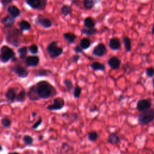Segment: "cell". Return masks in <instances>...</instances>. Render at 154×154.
I'll list each match as a JSON object with an SVG mask.
<instances>
[{"label": "cell", "instance_id": "cell-1", "mask_svg": "<svg viewBox=\"0 0 154 154\" xmlns=\"http://www.w3.org/2000/svg\"><path fill=\"white\" fill-rule=\"evenodd\" d=\"M34 87L38 100L49 99L57 94L54 87L46 81L38 82Z\"/></svg>", "mask_w": 154, "mask_h": 154}, {"label": "cell", "instance_id": "cell-2", "mask_svg": "<svg viewBox=\"0 0 154 154\" xmlns=\"http://www.w3.org/2000/svg\"><path fill=\"white\" fill-rule=\"evenodd\" d=\"M4 34L6 42L13 46L18 47L20 45V38L22 36V31L13 26L4 27Z\"/></svg>", "mask_w": 154, "mask_h": 154}, {"label": "cell", "instance_id": "cell-3", "mask_svg": "<svg viewBox=\"0 0 154 154\" xmlns=\"http://www.w3.org/2000/svg\"><path fill=\"white\" fill-rule=\"evenodd\" d=\"M138 120L140 125L146 126L154 120V108L141 112L138 116Z\"/></svg>", "mask_w": 154, "mask_h": 154}, {"label": "cell", "instance_id": "cell-4", "mask_svg": "<svg viewBox=\"0 0 154 154\" xmlns=\"http://www.w3.org/2000/svg\"><path fill=\"white\" fill-rule=\"evenodd\" d=\"M15 57V53L10 47L4 45L0 49V61L7 63Z\"/></svg>", "mask_w": 154, "mask_h": 154}, {"label": "cell", "instance_id": "cell-5", "mask_svg": "<svg viewBox=\"0 0 154 154\" xmlns=\"http://www.w3.org/2000/svg\"><path fill=\"white\" fill-rule=\"evenodd\" d=\"M46 51L51 59L59 57L63 52V49L61 47L58 46V42L57 41H53L48 45Z\"/></svg>", "mask_w": 154, "mask_h": 154}, {"label": "cell", "instance_id": "cell-6", "mask_svg": "<svg viewBox=\"0 0 154 154\" xmlns=\"http://www.w3.org/2000/svg\"><path fill=\"white\" fill-rule=\"evenodd\" d=\"M152 105V101L150 99H140L136 104V109L140 111L143 112L150 109Z\"/></svg>", "mask_w": 154, "mask_h": 154}, {"label": "cell", "instance_id": "cell-7", "mask_svg": "<svg viewBox=\"0 0 154 154\" xmlns=\"http://www.w3.org/2000/svg\"><path fill=\"white\" fill-rule=\"evenodd\" d=\"M48 0H26V3L33 9L43 10L47 4Z\"/></svg>", "mask_w": 154, "mask_h": 154}, {"label": "cell", "instance_id": "cell-8", "mask_svg": "<svg viewBox=\"0 0 154 154\" xmlns=\"http://www.w3.org/2000/svg\"><path fill=\"white\" fill-rule=\"evenodd\" d=\"M65 105V101L62 98H56L53 100V104L48 105L47 109L50 111H57L62 110Z\"/></svg>", "mask_w": 154, "mask_h": 154}, {"label": "cell", "instance_id": "cell-9", "mask_svg": "<svg viewBox=\"0 0 154 154\" xmlns=\"http://www.w3.org/2000/svg\"><path fill=\"white\" fill-rule=\"evenodd\" d=\"M107 52V48L106 46L104 43H99L93 48L92 51V54L93 55H94L96 57H101L104 56Z\"/></svg>", "mask_w": 154, "mask_h": 154}, {"label": "cell", "instance_id": "cell-10", "mask_svg": "<svg viewBox=\"0 0 154 154\" xmlns=\"http://www.w3.org/2000/svg\"><path fill=\"white\" fill-rule=\"evenodd\" d=\"M11 71L14 72L17 75L21 78H25L28 75V71L20 65H16L11 67Z\"/></svg>", "mask_w": 154, "mask_h": 154}, {"label": "cell", "instance_id": "cell-11", "mask_svg": "<svg viewBox=\"0 0 154 154\" xmlns=\"http://www.w3.org/2000/svg\"><path fill=\"white\" fill-rule=\"evenodd\" d=\"M37 21L42 27L45 28H50L52 26V22L50 19L45 18L42 15H38L37 16Z\"/></svg>", "mask_w": 154, "mask_h": 154}, {"label": "cell", "instance_id": "cell-12", "mask_svg": "<svg viewBox=\"0 0 154 154\" xmlns=\"http://www.w3.org/2000/svg\"><path fill=\"white\" fill-rule=\"evenodd\" d=\"M108 65L113 70L118 69L121 65V60L118 57L113 56L108 60Z\"/></svg>", "mask_w": 154, "mask_h": 154}, {"label": "cell", "instance_id": "cell-13", "mask_svg": "<svg viewBox=\"0 0 154 154\" xmlns=\"http://www.w3.org/2000/svg\"><path fill=\"white\" fill-rule=\"evenodd\" d=\"M108 45L110 49L113 51L119 50L121 48V43L120 40L117 37L111 38L109 41Z\"/></svg>", "mask_w": 154, "mask_h": 154}, {"label": "cell", "instance_id": "cell-14", "mask_svg": "<svg viewBox=\"0 0 154 154\" xmlns=\"http://www.w3.org/2000/svg\"><path fill=\"white\" fill-rule=\"evenodd\" d=\"M16 89L15 88H9L7 90L5 96L6 99L10 102L11 103H13L15 102V99L16 97Z\"/></svg>", "mask_w": 154, "mask_h": 154}, {"label": "cell", "instance_id": "cell-15", "mask_svg": "<svg viewBox=\"0 0 154 154\" xmlns=\"http://www.w3.org/2000/svg\"><path fill=\"white\" fill-rule=\"evenodd\" d=\"M26 63L28 66L36 67L39 63V58L37 56H29L26 59Z\"/></svg>", "mask_w": 154, "mask_h": 154}, {"label": "cell", "instance_id": "cell-16", "mask_svg": "<svg viewBox=\"0 0 154 154\" xmlns=\"http://www.w3.org/2000/svg\"><path fill=\"white\" fill-rule=\"evenodd\" d=\"M107 141L111 144H118L120 142V138L116 133L111 132L109 134Z\"/></svg>", "mask_w": 154, "mask_h": 154}, {"label": "cell", "instance_id": "cell-17", "mask_svg": "<svg viewBox=\"0 0 154 154\" xmlns=\"http://www.w3.org/2000/svg\"><path fill=\"white\" fill-rule=\"evenodd\" d=\"M7 12L10 16H11L14 18L18 17L21 14L20 10H19L16 6H10L8 7Z\"/></svg>", "mask_w": 154, "mask_h": 154}, {"label": "cell", "instance_id": "cell-18", "mask_svg": "<svg viewBox=\"0 0 154 154\" xmlns=\"http://www.w3.org/2000/svg\"><path fill=\"white\" fill-rule=\"evenodd\" d=\"M1 23L4 25V27L13 26L15 23V18L11 16H7L1 19Z\"/></svg>", "mask_w": 154, "mask_h": 154}, {"label": "cell", "instance_id": "cell-19", "mask_svg": "<svg viewBox=\"0 0 154 154\" xmlns=\"http://www.w3.org/2000/svg\"><path fill=\"white\" fill-rule=\"evenodd\" d=\"M90 66L94 71H104L105 70V64L98 62H93L90 64Z\"/></svg>", "mask_w": 154, "mask_h": 154}, {"label": "cell", "instance_id": "cell-20", "mask_svg": "<svg viewBox=\"0 0 154 154\" xmlns=\"http://www.w3.org/2000/svg\"><path fill=\"white\" fill-rule=\"evenodd\" d=\"M95 25H96L95 21H94V20L92 17L89 16V17H87L86 18L84 19V25L87 28H94Z\"/></svg>", "mask_w": 154, "mask_h": 154}, {"label": "cell", "instance_id": "cell-21", "mask_svg": "<svg viewBox=\"0 0 154 154\" xmlns=\"http://www.w3.org/2000/svg\"><path fill=\"white\" fill-rule=\"evenodd\" d=\"M63 37L64 38V39L70 44H74L75 43V40L77 37L76 35L71 33H64Z\"/></svg>", "mask_w": 154, "mask_h": 154}, {"label": "cell", "instance_id": "cell-22", "mask_svg": "<svg viewBox=\"0 0 154 154\" xmlns=\"http://www.w3.org/2000/svg\"><path fill=\"white\" fill-rule=\"evenodd\" d=\"M91 46V41L89 38L87 37H84L81 40L80 42V46L83 50H88Z\"/></svg>", "mask_w": 154, "mask_h": 154}, {"label": "cell", "instance_id": "cell-23", "mask_svg": "<svg viewBox=\"0 0 154 154\" xmlns=\"http://www.w3.org/2000/svg\"><path fill=\"white\" fill-rule=\"evenodd\" d=\"M28 97L30 99V100L32 101H38V97L36 94L35 89H34V85H32L31 88L29 89L28 92Z\"/></svg>", "mask_w": 154, "mask_h": 154}, {"label": "cell", "instance_id": "cell-24", "mask_svg": "<svg viewBox=\"0 0 154 154\" xmlns=\"http://www.w3.org/2000/svg\"><path fill=\"white\" fill-rule=\"evenodd\" d=\"M123 42L125 46V50L127 52H129L131 51L132 46H131V41L130 38L127 36H124L123 37Z\"/></svg>", "mask_w": 154, "mask_h": 154}, {"label": "cell", "instance_id": "cell-25", "mask_svg": "<svg viewBox=\"0 0 154 154\" xmlns=\"http://www.w3.org/2000/svg\"><path fill=\"white\" fill-rule=\"evenodd\" d=\"M72 12V8L69 5H64L62 6L61 8V13L65 17L71 15Z\"/></svg>", "mask_w": 154, "mask_h": 154}, {"label": "cell", "instance_id": "cell-26", "mask_svg": "<svg viewBox=\"0 0 154 154\" xmlns=\"http://www.w3.org/2000/svg\"><path fill=\"white\" fill-rule=\"evenodd\" d=\"M19 27L20 28V30L21 31H27L30 30L31 28V24L30 22H28L27 21L23 20L21 21L19 24Z\"/></svg>", "mask_w": 154, "mask_h": 154}, {"label": "cell", "instance_id": "cell-27", "mask_svg": "<svg viewBox=\"0 0 154 154\" xmlns=\"http://www.w3.org/2000/svg\"><path fill=\"white\" fill-rule=\"evenodd\" d=\"M81 33L87 36H93L98 33V30L96 28H83L81 30Z\"/></svg>", "mask_w": 154, "mask_h": 154}, {"label": "cell", "instance_id": "cell-28", "mask_svg": "<svg viewBox=\"0 0 154 154\" xmlns=\"http://www.w3.org/2000/svg\"><path fill=\"white\" fill-rule=\"evenodd\" d=\"M26 92L25 90H22L17 95L15 99V102H24L25 101Z\"/></svg>", "mask_w": 154, "mask_h": 154}, {"label": "cell", "instance_id": "cell-29", "mask_svg": "<svg viewBox=\"0 0 154 154\" xmlns=\"http://www.w3.org/2000/svg\"><path fill=\"white\" fill-rule=\"evenodd\" d=\"M83 4L85 9L90 10L93 8L95 3L94 0H83Z\"/></svg>", "mask_w": 154, "mask_h": 154}, {"label": "cell", "instance_id": "cell-30", "mask_svg": "<svg viewBox=\"0 0 154 154\" xmlns=\"http://www.w3.org/2000/svg\"><path fill=\"white\" fill-rule=\"evenodd\" d=\"M36 76H47L48 75H50V74H52V72L48 69H41L36 72Z\"/></svg>", "mask_w": 154, "mask_h": 154}, {"label": "cell", "instance_id": "cell-31", "mask_svg": "<svg viewBox=\"0 0 154 154\" xmlns=\"http://www.w3.org/2000/svg\"><path fill=\"white\" fill-rule=\"evenodd\" d=\"M99 137V134L96 131H91L88 134V139L92 142H94L97 140Z\"/></svg>", "mask_w": 154, "mask_h": 154}, {"label": "cell", "instance_id": "cell-32", "mask_svg": "<svg viewBox=\"0 0 154 154\" xmlns=\"http://www.w3.org/2000/svg\"><path fill=\"white\" fill-rule=\"evenodd\" d=\"M81 93H82V88L79 85H76L74 90V92H73L74 97L75 99L79 98L81 94Z\"/></svg>", "mask_w": 154, "mask_h": 154}, {"label": "cell", "instance_id": "cell-33", "mask_svg": "<svg viewBox=\"0 0 154 154\" xmlns=\"http://www.w3.org/2000/svg\"><path fill=\"white\" fill-rule=\"evenodd\" d=\"M63 83H64V85L66 87V90L67 92L71 91L72 89L74 88V85H73L72 81L71 80H69V79H65L64 80Z\"/></svg>", "mask_w": 154, "mask_h": 154}, {"label": "cell", "instance_id": "cell-34", "mask_svg": "<svg viewBox=\"0 0 154 154\" xmlns=\"http://www.w3.org/2000/svg\"><path fill=\"white\" fill-rule=\"evenodd\" d=\"M18 52L19 53V57H20V59H24V58L26 57V55L27 54V48L26 46H24V47L19 48Z\"/></svg>", "mask_w": 154, "mask_h": 154}, {"label": "cell", "instance_id": "cell-35", "mask_svg": "<svg viewBox=\"0 0 154 154\" xmlns=\"http://www.w3.org/2000/svg\"><path fill=\"white\" fill-rule=\"evenodd\" d=\"M23 141L26 146H30L33 143V139L32 136L26 135L23 137Z\"/></svg>", "mask_w": 154, "mask_h": 154}, {"label": "cell", "instance_id": "cell-36", "mask_svg": "<svg viewBox=\"0 0 154 154\" xmlns=\"http://www.w3.org/2000/svg\"><path fill=\"white\" fill-rule=\"evenodd\" d=\"M11 123H12V122H11L10 119H9L8 118H4L1 120V124H2L3 126L5 128H8V127H10Z\"/></svg>", "mask_w": 154, "mask_h": 154}, {"label": "cell", "instance_id": "cell-37", "mask_svg": "<svg viewBox=\"0 0 154 154\" xmlns=\"http://www.w3.org/2000/svg\"><path fill=\"white\" fill-rule=\"evenodd\" d=\"M146 74L148 78H152L154 76V68L152 67H148L146 70Z\"/></svg>", "mask_w": 154, "mask_h": 154}, {"label": "cell", "instance_id": "cell-38", "mask_svg": "<svg viewBox=\"0 0 154 154\" xmlns=\"http://www.w3.org/2000/svg\"><path fill=\"white\" fill-rule=\"evenodd\" d=\"M30 52L33 54H36L38 52V47L36 44H33L32 45L28 48Z\"/></svg>", "mask_w": 154, "mask_h": 154}, {"label": "cell", "instance_id": "cell-39", "mask_svg": "<svg viewBox=\"0 0 154 154\" xmlns=\"http://www.w3.org/2000/svg\"><path fill=\"white\" fill-rule=\"evenodd\" d=\"M42 118H38V119L37 120V122L33 125L32 128L34 130L37 129L42 124Z\"/></svg>", "mask_w": 154, "mask_h": 154}, {"label": "cell", "instance_id": "cell-40", "mask_svg": "<svg viewBox=\"0 0 154 154\" xmlns=\"http://www.w3.org/2000/svg\"><path fill=\"white\" fill-rule=\"evenodd\" d=\"M80 59V55H78V54H76L72 55L71 59V61L73 63H77L79 61Z\"/></svg>", "mask_w": 154, "mask_h": 154}, {"label": "cell", "instance_id": "cell-41", "mask_svg": "<svg viewBox=\"0 0 154 154\" xmlns=\"http://www.w3.org/2000/svg\"><path fill=\"white\" fill-rule=\"evenodd\" d=\"M13 0H1V3L4 7H6L10 4L12 3Z\"/></svg>", "mask_w": 154, "mask_h": 154}, {"label": "cell", "instance_id": "cell-42", "mask_svg": "<svg viewBox=\"0 0 154 154\" xmlns=\"http://www.w3.org/2000/svg\"><path fill=\"white\" fill-rule=\"evenodd\" d=\"M74 50L76 54H80L83 52V49L80 46V45H77L74 48Z\"/></svg>", "mask_w": 154, "mask_h": 154}, {"label": "cell", "instance_id": "cell-43", "mask_svg": "<svg viewBox=\"0 0 154 154\" xmlns=\"http://www.w3.org/2000/svg\"><path fill=\"white\" fill-rule=\"evenodd\" d=\"M98 108L97 107V106L96 105H93L92 107H91L89 109L90 112H94V111H98Z\"/></svg>", "mask_w": 154, "mask_h": 154}, {"label": "cell", "instance_id": "cell-44", "mask_svg": "<svg viewBox=\"0 0 154 154\" xmlns=\"http://www.w3.org/2000/svg\"><path fill=\"white\" fill-rule=\"evenodd\" d=\"M102 1V0H94V3L96 4V3H100V2H101Z\"/></svg>", "mask_w": 154, "mask_h": 154}, {"label": "cell", "instance_id": "cell-45", "mask_svg": "<svg viewBox=\"0 0 154 154\" xmlns=\"http://www.w3.org/2000/svg\"><path fill=\"white\" fill-rule=\"evenodd\" d=\"M8 154H19V153L18 152H10Z\"/></svg>", "mask_w": 154, "mask_h": 154}, {"label": "cell", "instance_id": "cell-46", "mask_svg": "<svg viewBox=\"0 0 154 154\" xmlns=\"http://www.w3.org/2000/svg\"><path fill=\"white\" fill-rule=\"evenodd\" d=\"M152 33L154 35V26L152 28Z\"/></svg>", "mask_w": 154, "mask_h": 154}, {"label": "cell", "instance_id": "cell-47", "mask_svg": "<svg viewBox=\"0 0 154 154\" xmlns=\"http://www.w3.org/2000/svg\"><path fill=\"white\" fill-rule=\"evenodd\" d=\"M2 150H3V147L1 144H0V152H1Z\"/></svg>", "mask_w": 154, "mask_h": 154}, {"label": "cell", "instance_id": "cell-48", "mask_svg": "<svg viewBox=\"0 0 154 154\" xmlns=\"http://www.w3.org/2000/svg\"><path fill=\"white\" fill-rule=\"evenodd\" d=\"M152 84H153V88H154V78L152 80Z\"/></svg>", "mask_w": 154, "mask_h": 154}, {"label": "cell", "instance_id": "cell-49", "mask_svg": "<svg viewBox=\"0 0 154 154\" xmlns=\"http://www.w3.org/2000/svg\"><path fill=\"white\" fill-rule=\"evenodd\" d=\"M38 139H39V140H42V139H43V136H40L39 137H38Z\"/></svg>", "mask_w": 154, "mask_h": 154}, {"label": "cell", "instance_id": "cell-50", "mask_svg": "<svg viewBox=\"0 0 154 154\" xmlns=\"http://www.w3.org/2000/svg\"><path fill=\"white\" fill-rule=\"evenodd\" d=\"M36 113H33V116H35V115H36Z\"/></svg>", "mask_w": 154, "mask_h": 154}]
</instances>
